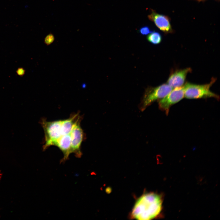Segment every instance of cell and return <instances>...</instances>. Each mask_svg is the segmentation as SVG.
I'll list each match as a JSON object with an SVG mask.
<instances>
[{
	"instance_id": "1",
	"label": "cell",
	"mask_w": 220,
	"mask_h": 220,
	"mask_svg": "<svg viewBox=\"0 0 220 220\" xmlns=\"http://www.w3.org/2000/svg\"><path fill=\"white\" fill-rule=\"evenodd\" d=\"M161 196L154 193L145 194L138 199L131 213L132 217L139 220H151L156 217L162 209Z\"/></svg>"
},
{
	"instance_id": "2",
	"label": "cell",
	"mask_w": 220,
	"mask_h": 220,
	"mask_svg": "<svg viewBox=\"0 0 220 220\" xmlns=\"http://www.w3.org/2000/svg\"><path fill=\"white\" fill-rule=\"evenodd\" d=\"M213 78L210 83L202 85L186 83L184 86V97L188 99H197L213 97L217 100L219 97L211 91L210 88L216 81Z\"/></svg>"
},
{
	"instance_id": "3",
	"label": "cell",
	"mask_w": 220,
	"mask_h": 220,
	"mask_svg": "<svg viewBox=\"0 0 220 220\" xmlns=\"http://www.w3.org/2000/svg\"><path fill=\"white\" fill-rule=\"evenodd\" d=\"M62 120L48 121L43 119L41 120L40 123L45 134L43 150L46 149L51 146L54 145L57 141L62 136Z\"/></svg>"
},
{
	"instance_id": "4",
	"label": "cell",
	"mask_w": 220,
	"mask_h": 220,
	"mask_svg": "<svg viewBox=\"0 0 220 220\" xmlns=\"http://www.w3.org/2000/svg\"><path fill=\"white\" fill-rule=\"evenodd\" d=\"M173 88L167 83L162 84L157 87L149 88L145 91L139 108L144 111L148 106L156 100L159 101L168 94Z\"/></svg>"
},
{
	"instance_id": "5",
	"label": "cell",
	"mask_w": 220,
	"mask_h": 220,
	"mask_svg": "<svg viewBox=\"0 0 220 220\" xmlns=\"http://www.w3.org/2000/svg\"><path fill=\"white\" fill-rule=\"evenodd\" d=\"M184 97V86L174 88L164 97L158 101L159 108L167 115L171 106L180 101Z\"/></svg>"
},
{
	"instance_id": "6",
	"label": "cell",
	"mask_w": 220,
	"mask_h": 220,
	"mask_svg": "<svg viewBox=\"0 0 220 220\" xmlns=\"http://www.w3.org/2000/svg\"><path fill=\"white\" fill-rule=\"evenodd\" d=\"M81 120L76 123L70 133L72 152L79 158L82 155L81 147L84 137L83 131L80 126Z\"/></svg>"
},
{
	"instance_id": "7",
	"label": "cell",
	"mask_w": 220,
	"mask_h": 220,
	"mask_svg": "<svg viewBox=\"0 0 220 220\" xmlns=\"http://www.w3.org/2000/svg\"><path fill=\"white\" fill-rule=\"evenodd\" d=\"M149 19L153 22L157 27L162 31L166 33H172L173 30L167 16L159 14L153 10L148 15Z\"/></svg>"
},
{
	"instance_id": "8",
	"label": "cell",
	"mask_w": 220,
	"mask_h": 220,
	"mask_svg": "<svg viewBox=\"0 0 220 220\" xmlns=\"http://www.w3.org/2000/svg\"><path fill=\"white\" fill-rule=\"evenodd\" d=\"M191 71L192 69L190 68L173 71L170 73L167 83L173 88L183 86L187 74Z\"/></svg>"
},
{
	"instance_id": "9",
	"label": "cell",
	"mask_w": 220,
	"mask_h": 220,
	"mask_svg": "<svg viewBox=\"0 0 220 220\" xmlns=\"http://www.w3.org/2000/svg\"><path fill=\"white\" fill-rule=\"evenodd\" d=\"M54 145L57 147L63 153L64 157L61 161L64 162L67 160L70 154L72 153L70 133L62 135L57 141Z\"/></svg>"
},
{
	"instance_id": "10",
	"label": "cell",
	"mask_w": 220,
	"mask_h": 220,
	"mask_svg": "<svg viewBox=\"0 0 220 220\" xmlns=\"http://www.w3.org/2000/svg\"><path fill=\"white\" fill-rule=\"evenodd\" d=\"M81 118L78 113L72 115L67 119L62 120L61 126L62 135L70 133L76 123L79 121L81 120Z\"/></svg>"
},
{
	"instance_id": "11",
	"label": "cell",
	"mask_w": 220,
	"mask_h": 220,
	"mask_svg": "<svg viewBox=\"0 0 220 220\" xmlns=\"http://www.w3.org/2000/svg\"><path fill=\"white\" fill-rule=\"evenodd\" d=\"M147 39L148 42L152 44L156 45L160 44L161 42L162 37L159 32L152 31L148 34L147 36Z\"/></svg>"
},
{
	"instance_id": "12",
	"label": "cell",
	"mask_w": 220,
	"mask_h": 220,
	"mask_svg": "<svg viewBox=\"0 0 220 220\" xmlns=\"http://www.w3.org/2000/svg\"><path fill=\"white\" fill-rule=\"evenodd\" d=\"M55 37L53 35L50 33L45 38L44 40V43L47 46L50 45L54 41Z\"/></svg>"
},
{
	"instance_id": "13",
	"label": "cell",
	"mask_w": 220,
	"mask_h": 220,
	"mask_svg": "<svg viewBox=\"0 0 220 220\" xmlns=\"http://www.w3.org/2000/svg\"><path fill=\"white\" fill-rule=\"evenodd\" d=\"M139 33L143 35H146L152 31H151L149 28L147 26H144L141 28L139 30Z\"/></svg>"
},
{
	"instance_id": "14",
	"label": "cell",
	"mask_w": 220,
	"mask_h": 220,
	"mask_svg": "<svg viewBox=\"0 0 220 220\" xmlns=\"http://www.w3.org/2000/svg\"><path fill=\"white\" fill-rule=\"evenodd\" d=\"M17 73L20 76L23 75L25 73V70L23 68H19L17 71Z\"/></svg>"
}]
</instances>
